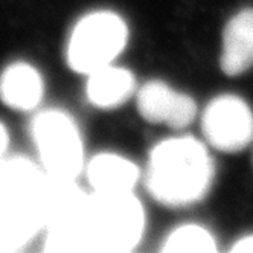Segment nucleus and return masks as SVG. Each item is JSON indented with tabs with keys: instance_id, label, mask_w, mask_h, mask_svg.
Returning a JSON list of instances; mask_svg holds the SVG:
<instances>
[{
	"instance_id": "13",
	"label": "nucleus",
	"mask_w": 253,
	"mask_h": 253,
	"mask_svg": "<svg viewBox=\"0 0 253 253\" xmlns=\"http://www.w3.org/2000/svg\"><path fill=\"white\" fill-rule=\"evenodd\" d=\"M44 169L25 157H0V200L34 202Z\"/></svg>"
},
{
	"instance_id": "10",
	"label": "nucleus",
	"mask_w": 253,
	"mask_h": 253,
	"mask_svg": "<svg viewBox=\"0 0 253 253\" xmlns=\"http://www.w3.org/2000/svg\"><path fill=\"white\" fill-rule=\"evenodd\" d=\"M88 185L93 192H133L140 178L134 162L116 153H99L88 160L85 168Z\"/></svg>"
},
{
	"instance_id": "5",
	"label": "nucleus",
	"mask_w": 253,
	"mask_h": 253,
	"mask_svg": "<svg viewBox=\"0 0 253 253\" xmlns=\"http://www.w3.org/2000/svg\"><path fill=\"white\" fill-rule=\"evenodd\" d=\"M202 131L212 148L238 153L253 140V112L243 98L220 95L206 105Z\"/></svg>"
},
{
	"instance_id": "2",
	"label": "nucleus",
	"mask_w": 253,
	"mask_h": 253,
	"mask_svg": "<svg viewBox=\"0 0 253 253\" xmlns=\"http://www.w3.org/2000/svg\"><path fill=\"white\" fill-rule=\"evenodd\" d=\"M215 178V164L203 142L175 136L151 150L145 188L154 200L168 208H186L205 200Z\"/></svg>"
},
{
	"instance_id": "11",
	"label": "nucleus",
	"mask_w": 253,
	"mask_h": 253,
	"mask_svg": "<svg viewBox=\"0 0 253 253\" xmlns=\"http://www.w3.org/2000/svg\"><path fill=\"white\" fill-rule=\"evenodd\" d=\"M43 227L34 202L0 200V252H15L29 244Z\"/></svg>"
},
{
	"instance_id": "6",
	"label": "nucleus",
	"mask_w": 253,
	"mask_h": 253,
	"mask_svg": "<svg viewBox=\"0 0 253 253\" xmlns=\"http://www.w3.org/2000/svg\"><path fill=\"white\" fill-rule=\"evenodd\" d=\"M136 105L143 121L165 124L174 130L186 128L197 116L195 101L160 80L148 81L137 88Z\"/></svg>"
},
{
	"instance_id": "16",
	"label": "nucleus",
	"mask_w": 253,
	"mask_h": 253,
	"mask_svg": "<svg viewBox=\"0 0 253 253\" xmlns=\"http://www.w3.org/2000/svg\"><path fill=\"white\" fill-rule=\"evenodd\" d=\"M9 147V133L3 122H0V157H3Z\"/></svg>"
},
{
	"instance_id": "4",
	"label": "nucleus",
	"mask_w": 253,
	"mask_h": 253,
	"mask_svg": "<svg viewBox=\"0 0 253 253\" xmlns=\"http://www.w3.org/2000/svg\"><path fill=\"white\" fill-rule=\"evenodd\" d=\"M31 136L44 172L77 178L84 168V147L77 122L66 112L44 110L34 118Z\"/></svg>"
},
{
	"instance_id": "1",
	"label": "nucleus",
	"mask_w": 253,
	"mask_h": 253,
	"mask_svg": "<svg viewBox=\"0 0 253 253\" xmlns=\"http://www.w3.org/2000/svg\"><path fill=\"white\" fill-rule=\"evenodd\" d=\"M46 232V252L125 253L143 237L145 211L133 192H93L75 216Z\"/></svg>"
},
{
	"instance_id": "9",
	"label": "nucleus",
	"mask_w": 253,
	"mask_h": 253,
	"mask_svg": "<svg viewBox=\"0 0 253 253\" xmlns=\"http://www.w3.org/2000/svg\"><path fill=\"white\" fill-rule=\"evenodd\" d=\"M220 66L227 77L243 75L253 67V8L241 9L227 22Z\"/></svg>"
},
{
	"instance_id": "14",
	"label": "nucleus",
	"mask_w": 253,
	"mask_h": 253,
	"mask_svg": "<svg viewBox=\"0 0 253 253\" xmlns=\"http://www.w3.org/2000/svg\"><path fill=\"white\" fill-rule=\"evenodd\" d=\"M162 250L169 253H212L216 252V241L206 227L200 224H183L168 235Z\"/></svg>"
},
{
	"instance_id": "7",
	"label": "nucleus",
	"mask_w": 253,
	"mask_h": 253,
	"mask_svg": "<svg viewBox=\"0 0 253 253\" xmlns=\"http://www.w3.org/2000/svg\"><path fill=\"white\" fill-rule=\"evenodd\" d=\"M88 194L77 183V178L44 174L35 195V206L43 227L60 224L75 216L84 206Z\"/></svg>"
},
{
	"instance_id": "8",
	"label": "nucleus",
	"mask_w": 253,
	"mask_h": 253,
	"mask_svg": "<svg viewBox=\"0 0 253 253\" xmlns=\"http://www.w3.org/2000/svg\"><path fill=\"white\" fill-rule=\"evenodd\" d=\"M44 96V80L32 64L15 61L0 74V101L17 112H31Z\"/></svg>"
},
{
	"instance_id": "12",
	"label": "nucleus",
	"mask_w": 253,
	"mask_h": 253,
	"mask_svg": "<svg viewBox=\"0 0 253 253\" xmlns=\"http://www.w3.org/2000/svg\"><path fill=\"white\" fill-rule=\"evenodd\" d=\"M85 77L87 99L96 108H118L137 92L136 78L125 67L108 64L90 72Z\"/></svg>"
},
{
	"instance_id": "3",
	"label": "nucleus",
	"mask_w": 253,
	"mask_h": 253,
	"mask_svg": "<svg viewBox=\"0 0 253 253\" xmlns=\"http://www.w3.org/2000/svg\"><path fill=\"white\" fill-rule=\"evenodd\" d=\"M128 43V26L113 11H93L78 20L70 32L66 61L77 74L90 72L113 61Z\"/></svg>"
},
{
	"instance_id": "15",
	"label": "nucleus",
	"mask_w": 253,
	"mask_h": 253,
	"mask_svg": "<svg viewBox=\"0 0 253 253\" xmlns=\"http://www.w3.org/2000/svg\"><path fill=\"white\" fill-rule=\"evenodd\" d=\"M235 253H253V235L240 238L230 249Z\"/></svg>"
}]
</instances>
